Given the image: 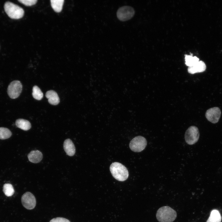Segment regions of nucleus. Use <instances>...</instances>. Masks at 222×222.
<instances>
[{"mask_svg":"<svg viewBox=\"0 0 222 222\" xmlns=\"http://www.w3.org/2000/svg\"><path fill=\"white\" fill-rule=\"evenodd\" d=\"M110 170L113 177L119 181H124L128 177L129 172L127 168L119 162L112 163L110 167Z\"/></svg>","mask_w":222,"mask_h":222,"instance_id":"obj_1","label":"nucleus"},{"mask_svg":"<svg viewBox=\"0 0 222 222\" xmlns=\"http://www.w3.org/2000/svg\"><path fill=\"white\" fill-rule=\"evenodd\" d=\"M156 216L159 222H172L177 216L176 212L168 206H163L157 211Z\"/></svg>","mask_w":222,"mask_h":222,"instance_id":"obj_2","label":"nucleus"},{"mask_svg":"<svg viewBox=\"0 0 222 222\" xmlns=\"http://www.w3.org/2000/svg\"><path fill=\"white\" fill-rule=\"evenodd\" d=\"M4 8L8 16L12 19L20 18L24 14V11L23 8L10 2H7L5 3Z\"/></svg>","mask_w":222,"mask_h":222,"instance_id":"obj_3","label":"nucleus"},{"mask_svg":"<svg viewBox=\"0 0 222 222\" xmlns=\"http://www.w3.org/2000/svg\"><path fill=\"white\" fill-rule=\"evenodd\" d=\"M199 133L198 128L195 126H190L186 130L185 134V139L189 145H192L198 140Z\"/></svg>","mask_w":222,"mask_h":222,"instance_id":"obj_4","label":"nucleus"},{"mask_svg":"<svg viewBox=\"0 0 222 222\" xmlns=\"http://www.w3.org/2000/svg\"><path fill=\"white\" fill-rule=\"evenodd\" d=\"M134 13V9L132 7L124 6L118 8L117 12V16L119 20L125 21L131 19Z\"/></svg>","mask_w":222,"mask_h":222,"instance_id":"obj_5","label":"nucleus"},{"mask_svg":"<svg viewBox=\"0 0 222 222\" xmlns=\"http://www.w3.org/2000/svg\"><path fill=\"white\" fill-rule=\"evenodd\" d=\"M147 145L146 138L142 136H138L133 138L130 142L129 146L133 151L139 152L143 150Z\"/></svg>","mask_w":222,"mask_h":222,"instance_id":"obj_6","label":"nucleus"},{"mask_svg":"<svg viewBox=\"0 0 222 222\" xmlns=\"http://www.w3.org/2000/svg\"><path fill=\"white\" fill-rule=\"evenodd\" d=\"M22 85L19 80H15L12 81L9 85L7 92L11 99L18 98L20 95L22 90Z\"/></svg>","mask_w":222,"mask_h":222,"instance_id":"obj_7","label":"nucleus"},{"mask_svg":"<svg viewBox=\"0 0 222 222\" xmlns=\"http://www.w3.org/2000/svg\"><path fill=\"white\" fill-rule=\"evenodd\" d=\"M21 202L23 206L28 210L34 209L36 205V200L34 195L31 192H27L21 197Z\"/></svg>","mask_w":222,"mask_h":222,"instance_id":"obj_8","label":"nucleus"},{"mask_svg":"<svg viewBox=\"0 0 222 222\" xmlns=\"http://www.w3.org/2000/svg\"><path fill=\"white\" fill-rule=\"evenodd\" d=\"M221 112L218 107H214L208 109L206 112L205 116L207 119L213 123L218 122L220 118Z\"/></svg>","mask_w":222,"mask_h":222,"instance_id":"obj_9","label":"nucleus"},{"mask_svg":"<svg viewBox=\"0 0 222 222\" xmlns=\"http://www.w3.org/2000/svg\"><path fill=\"white\" fill-rule=\"evenodd\" d=\"M206 68L205 63L202 61H199L194 66L188 67V72L191 74L204 72Z\"/></svg>","mask_w":222,"mask_h":222,"instance_id":"obj_10","label":"nucleus"},{"mask_svg":"<svg viewBox=\"0 0 222 222\" xmlns=\"http://www.w3.org/2000/svg\"><path fill=\"white\" fill-rule=\"evenodd\" d=\"M45 96L48 99L49 103L52 105H56L60 102V98L58 94L54 90L48 91L46 93Z\"/></svg>","mask_w":222,"mask_h":222,"instance_id":"obj_11","label":"nucleus"},{"mask_svg":"<svg viewBox=\"0 0 222 222\" xmlns=\"http://www.w3.org/2000/svg\"><path fill=\"white\" fill-rule=\"evenodd\" d=\"M64 149L67 154L69 156H73L75 153L76 149L74 145L71 140L67 139L64 143Z\"/></svg>","mask_w":222,"mask_h":222,"instance_id":"obj_12","label":"nucleus"},{"mask_svg":"<svg viewBox=\"0 0 222 222\" xmlns=\"http://www.w3.org/2000/svg\"><path fill=\"white\" fill-rule=\"evenodd\" d=\"M29 161L33 163H37L39 162L43 158L42 153L38 150L31 151L28 155Z\"/></svg>","mask_w":222,"mask_h":222,"instance_id":"obj_13","label":"nucleus"},{"mask_svg":"<svg viewBox=\"0 0 222 222\" xmlns=\"http://www.w3.org/2000/svg\"><path fill=\"white\" fill-rule=\"evenodd\" d=\"M16 126L23 130L27 131L30 129L31 125L30 122L23 119H18L15 121Z\"/></svg>","mask_w":222,"mask_h":222,"instance_id":"obj_14","label":"nucleus"},{"mask_svg":"<svg viewBox=\"0 0 222 222\" xmlns=\"http://www.w3.org/2000/svg\"><path fill=\"white\" fill-rule=\"evenodd\" d=\"M222 217L219 211L214 209L211 212L210 216L206 222H221Z\"/></svg>","mask_w":222,"mask_h":222,"instance_id":"obj_15","label":"nucleus"},{"mask_svg":"<svg viewBox=\"0 0 222 222\" xmlns=\"http://www.w3.org/2000/svg\"><path fill=\"white\" fill-rule=\"evenodd\" d=\"M50 1L51 6L55 11L59 12L61 11L64 0H51Z\"/></svg>","mask_w":222,"mask_h":222,"instance_id":"obj_16","label":"nucleus"},{"mask_svg":"<svg viewBox=\"0 0 222 222\" xmlns=\"http://www.w3.org/2000/svg\"><path fill=\"white\" fill-rule=\"evenodd\" d=\"M185 64L189 67L194 66L199 61L197 57L191 55H185Z\"/></svg>","mask_w":222,"mask_h":222,"instance_id":"obj_17","label":"nucleus"},{"mask_svg":"<svg viewBox=\"0 0 222 222\" xmlns=\"http://www.w3.org/2000/svg\"><path fill=\"white\" fill-rule=\"evenodd\" d=\"M32 95L34 99L38 100H41L43 97V93L36 85H35L33 87Z\"/></svg>","mask_w":222,"mask_h":222,"instance_id":"obj_18","label":"nucleus"},{"mask_svg":"<svg viewBox=\"0 0 222 222\" xmlns=\"http://www.w3.org/2000/svg\"><path fill=\"white\" fill-rule=\"evenodd\" d=\"M3 191L6 195L10 196L14 194V189L10 184L6 183L3 186Z\"/></svg>","mask_w":222,"mask_h":222,"instance_id":"obj_19","label":"nucleus"},{"mask_svg":"<svg viewBox=\"0 0 222 222\" xmlns=\"http://www.w3.org/2000/svg\"><path fill=\"white\" fill-rule=\"evenodd\" d=\"M12 135L10 131L4 127H0V139H5L9 138Z\"/></svg>","mask_w":222,"mask_h":222,"instance_id":"obj_20","label":"nucleus"},{"mask_svg":"<svg viewBox=\"0 0 222 222\" xmlns=\"http://www.w3.org/2000/svg\"><path fill=\"white\" fill-rule=\"evenodd\" d=\"M18 1L27 6H31L35 4L37 0H18Z\"/></svg>","mask_w":222,"mask_h":222,"instance_id":"obj_21","label":"nucleus"},{"mask_svg":"<svg viewBox=\"0 0 222 222\" xmlns=\"http://www.w3.org/2000/svg\"><path fill=\"white\" fill-rule=\"evenodd\" d=\"M49 222H70L68 220L63 217H58L52 219Z\"/></svg>","mask_w":222,"mask_h":222,"instance_id":"obj_22","label":"nucleus"}]
</instances>
